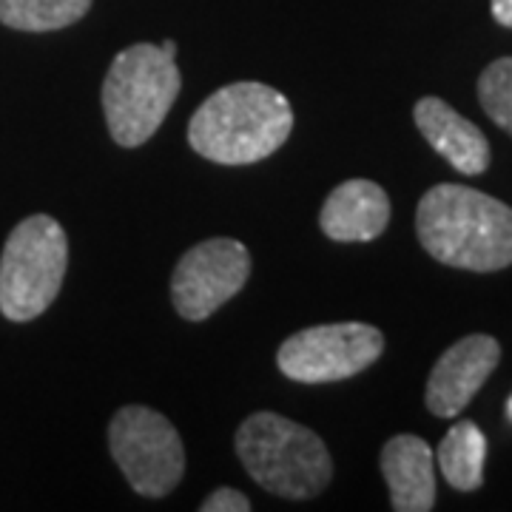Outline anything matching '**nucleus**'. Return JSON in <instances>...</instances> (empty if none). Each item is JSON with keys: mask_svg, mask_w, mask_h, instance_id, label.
I'll return each instance as SVG.
<instances>
[{"mask_svg": "<svg viewBox=\"0 0 512 512\" xmlns=\"http://www.w3.org/2000/svg\"><path fill=\"white\" fill-rule=\"evenodd\" d=\"M92 9V0H0V23L20 32L66 29Z\"/></svg>", "mask_w": 512, "mask_h": 512, "instance_id": "obj_14", "label": "nucleus"}, {"mask_svg": "<svg viewBox=\"0 0 512 512\" xmlns=\"http://www.w3.org/2000/svg\"><path fill=\"white\" fill-rule=\"evenodd\" d=\"M202 512H248L251 510V501L248 495L239 493L234 487H220L208 495L200 504Z\"/></svg>", "mask_w": 512, "mask_h": 512, "instance_id": "obj_16", "label": "nucleus"}, {"mask_svg": "<svg viewBox=\"0 0 512 512\" xmlns=\"http://www.w3.org/2000/svg\"><path fill=\"white\" fill-rule=\"evenodd\" d=\"M251 274V254L237 239H205L177 262L171 299L188 322H202L234 299Z\"/></svg>", "mask_w": 512, "mask_h": 512, "instance_id": "obj_8", "label": "nucleus"}, {"mask_svg": "<svg viewBox=\"0 0 512 512\" xmlns=\"http://www.w3.org/2000/svg\"><path fill=\"white\" fill-rule=\"evenodd\" d=\"M390 222V200L382 185L370 180H348L336 185L322 205L319 225L336 242H370L382 237Z\"/></svg>", "mask_w": 512, "mask_h": 512, "instance_id": "obj_11", "label": "nucleus"}, {"mask_svg": "<svg viewBox=\"0 0 512 512\" xmlns=\"http://www.w3.org/2000/svg\"><path fill=\"white\" fill-rule=\"evenodd\" d=\"M111 456L131 490L146 498L168 495L185 473V450L174 424L151 407L128 404L109 427Z\"/></svg>", "mask_w": 512, "mask_h": 512, "instance_id": "obj_6", "label": "nucleus"}, {"mask_svg": "<svg viewBox=\"0 0 512 512\" xmlns=\"http://www.w3.org/2000/svg\"><path fill=\"white\" fill-rule=\"evenodd\" d=\"M493 18L501 23V26H510L512 29V0H493Z\"/></svg>", "mask_w": 512, "mask_h": 512, "instance_id": "obj_17", "label": "nucleus"}, {"mask_svg": "<svg viewBox=\"0 0 512 512\" xmlns=\"http://www.w3.org/2000/svg\"><path fill=\"white\" fill-rule=\"evenodd\" d=\"M478 100L495 126L512 134V57H501L484 69L478 80Z\"/></svg>", "mask_w": 512, "mask_h": 512, "instance_id": "obj_15", "label": "nucleus"}, {"mask_svg": "<svg viewBox=\"0 0 512 512\" xmlns=\"http://www.w3.org/2000/svg\"><path fill=\"white\" fill-rule=\"evenodd\" d=\"M69 265L60 222L35 214L18 222L0 254V313L12 322L37 319L57 299Z\"/></svg>", "mask_w": 512, "mask_h": 512, "instance_id": "obj_5", "label": "nucleus"}, {"mask_svg": "<svg viewBox=\"0 0 512 512\" xmlns=\"http://www.w3.org/2000/svg\"><path fill=\"white\" fill-rule=\"evenodd\" d=\"M498 359L501 348L493 336L473 333L458 339L453 348L444 350V356L427 379V410L439 419H456L490 379Z\"/></svg>", "mask_w": 512, "mask_h": 512, "instance_id": "obj_9", "label": "nucleus"}, {"mask_svg": "<svg viewBox=\"0 0 512 512\" xmlns=\"http://www.w3.org/2000/svg\"><path fill=\"white\" fill-rule=\"evenodd\" d=\"M439 470L450 487L461 493H473L484 481V461H487V439L478 430L476 421H456L439 444Z\"/></svg>", "mask_w": 512, "mask_h": 512, "instance_id": "obj_13", "label": "nucleus"}, {"mask_svg": "<svg viewBox=\"0 0 512 512\" xmlns=\"http://www.w3.org/2000/svg\"><path fill=\"white\" fill-rule=\"evenodd\" d=\"M293 109L265 83H234L214 92L188 123V143L205 160L248 165L271 157L288 140Z\"/></svg>", "mask_w": 512, "mask_h": 512, "instance_id": "obj_2", "label": "nucleus"}, {"mask_svg": "<svg viewBox=\"0 0 512 512\" xmlns=\"http://www.w3.org/2000/svg\"><path fill=\"white\" fill-rule=\"evenodd\" d=\"M433 450L419 436H396L384 444L382 473L396 512H427L436 504Z\"/></svg>", "mask_w": 512, "mask_h": 512, "instance_id": "obj_12", "label": "nucleus"}, {"mask_svg": "<svg viewBox=\"0 0 512 512\" xmlns=\"http://www.w3.org/2000/svg\"><path fill=\"white\" fill-rule=\"evenodd\" d=\"M413 120L424 134V140L439 151L456 171L476 177L490 165V143L484 131L461 117L450 103L439 97H421L413 109Z\"/></svg>", "mask_w": 512, "mask_h": 512, "instance_id": "obj_10", "label": "nucleus"}, {"mask_svg": "<svg viewBox=\"0 0 512 512\" xmlns=\"http://www.w3.org/2000/svg\"><path fill=\"white\" fill-rule=\"evenodd\" d=\"M416 234L450 268L490 274L512 265V208L467 185H436L419 202Z\"/></svg>", "mask_w": 512, "mask_h": 512, "instance_id": "obj_1", "label": "nucleus"}, {"mask_svg": "<svg viewBox=\"0 0 512 512\" xmlns=\"http://www.w3.org/2000/svg\"><path fill=\"white\" fill-rule=\"evenodd\" d=\"M507 407H510V419H512V399H510V404H507Z\"/></svg>", "mask_w": 512, "mask_h": 512, "instance_id": "obj_18", "label": "nucleus"}, {"mask_svg": "<svg viewBox=\"0 0 512 512\" xmlns=\"http://www.w3.org/2000/svg\"><path fill=\"white\" fill-rule=\"evenodd\" d=\"M382 350L379 328L365 322H336L293 333L276 353V365L293 382L328 384L367 370Z\"/></svg>", "mask_w": 512, "mask_h": 512, "instance_id": "obj_7", "label": "nucleus"}, {"mask_svg": "<svg viewBox=\"0 0 512 512\" xmlns=\"http://www.w3.org/2000/svg\"><path fill=\"white\" fill-rule=\"evenodd\" d=\"M177 43H134L114 57L103 83V111L117 146H143L163 126L183 77L177 69Z\"/></svg>", "mask_w": 512, "mask_h": 512, "instance_id": "obj_3", "label": "nucleus"}, {"mask_svg": "<svg viewBox=\"0 0 512 512\" xmlns=\"http://www.w3.org/2000/svg\"><path fill=\"white\" fill-rule=\"evenodd\" d=\"M237 453L248 476L262 490L291 501L319 495L333 476L325 441L276 413H256L242 421Z\"/></svg>", "mask_w": 512, "mask_h": 512, "instance_id": "obj_4", "label": "nucleus"}]
</instances>
